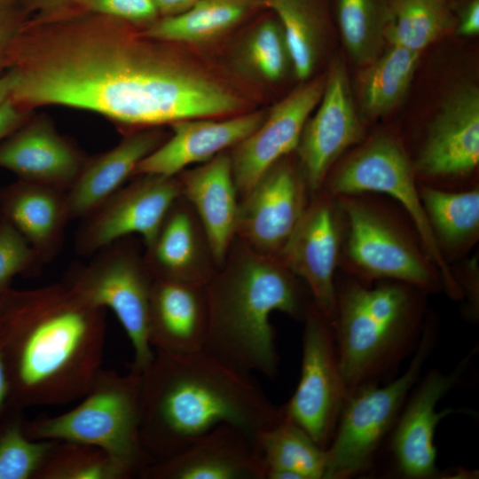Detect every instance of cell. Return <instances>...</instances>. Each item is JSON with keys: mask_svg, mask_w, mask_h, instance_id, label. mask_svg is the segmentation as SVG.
Listing matches in <instances>:
<instances>
[{"mask_svg": "<svg viewBox=\"0 0 479 479\" xmlns=\"http://www.w3.org/2000/svg\"><path fill=\"white\" fill-rule=\"evenodd\" d=\"M108 17L64 10L28 24L12 68L22 108L62 106L137 130L233 114L231 89Z\"/></svg>", "mask_w": 479, "mask_h": 479, "instance_id": "1", "label": "cell"}, {"mask_svg": "<svg viewBox=\"0 0 479 479\" xmlns=\"http://www.w3.org/2000/svg\"><path fill=\"white\" fill-rule=\"evenodd\" d=\"M106 311L63 281L0 297V350L8 405L22 410L81 399L102 368Z\"/></svg>", "mask_w": 479, "mask_h": 479, "instance_id": "2", "label": "cell"}, {"mask_svg": "<svg viewBox=\"0 0 479 479\" xmlns=\"http://www.w3.org/2000/svg\"><path fill=\"white\" fill-rule=\"evenodd\" d=\"M142 373L140 438L152 462L226 424L255 436L282 413L250 379L206 352L154 351Z\"/></svg>", "mask_w": 479, "mask_h": 479, "instance_id": "3", "label": "cell"}, {"mask_svg": "<svg viewBox=\"0 0 479 479\" xmlns=\"http://www.w3.org/2000/svg\"><path fill=\"white\" fill-rule=\"evenodd\" d=\"M208 330L204 350L244 375L274 378L279 355L271 315L303 319L312 300L279 258L234 239L223 264L205 285Z\"/></svg>", "mask_w": 479, "mask_h": 479, "instance_id": "4", "label": "cell"}, {"mask_svg": "<svg viewBox=\"0 0 479 479\" xmlns=\"http://www.w3.org/2000/svg\"><path fill=\"white\" fill-rule=\"evenodd\" d=\"M410 285L336 286L333 323L341 372L349 390L378 382L418 345L421 306ZM420 290V289H419Z\"/></svg>", "mask_w": 479, "mask_h": 479, "instance_id": "5", "label": "cell"}, {"mask_svg": "<svg viewBox=\"0 0 479 479\" xmlns=\"http://www.w3.org/2000/svg\"><path fill=\"white\" fill-rule=\"evenodd\" d=\"M81 403L54 416L25 421L33 440L73 442L98 447L140 477L152 463L141 438L142 373L101 368Z\"/></svg>", "mask_w": 479, "mask_h": 479, "instance_id": "6", "label": "cell"}, {"mask_svg": "<svg viewBox=\"0 0 479 479\" xmlns=\"http://www.w3.org/2000/svg\"><path fill=\"white\" fill-rule=\"evenodd\" d=\"M88 264H74L62 280L86 302L110 309L134 350L130 369L142 373L154 357L148 334L153 279L137 242L130 236L106 245Z\"/></svg>", "mask_w": 479, "mask_h": 479, "instance_id": "7", "label": "cell"}, {"mask_svg": "<svg viewBox=\"0 0 479 479\" xmlns=\"http://www.w3.org/2000/svg\"><path fill=\"white\" fill-rule=\"evenodd\" d=\"M435 342L433 329H425L402 375L382 386L377 382L362 385L349 394L326 449L325 479L349 478L369 467L383 438L395 425Z\"/></svg>", "mask_w": 479, "mask_h": 479, "instance_id": "8", "label": "cell"}, {"mask_svg": "<svg viewBox=\"0 0 479 479\" xmlns=\"http://www.w3.org/2000/svg\"><path fill=\"white\" fill-rule=\"evenodd\" d=\"M321 191L334 197L379 192L397 200L412 220L426 255L436 265L449 294L454 298L460 295L424 209L412 163L396 137L389 133L373 137L326 177Z\"/></svg>", "mask_w": 479, "mask_h": 479, "instance_id": "9", "label": "cell"}, {"mask_svg": "<svg viewBox=\"0 0 479 479\" xmlns=\"http://www.w3.org/2000/svg\"><path fill=\"white\" fill-rule=\"evenodd\" d=\"M302 320L301 377L294 394L280 410L285 418L326 449L349 390L339 365L333 323L312 301Z\"/></svg>", "mask_w": 479, "mask_h": 479, "instance_id": "10", "label": "cell"}, {"mask_svg": "<svg viewBox=\"0 0 479 479\" xmlns=\"http://www.w3.org/2000/svg\"><path fill=\"white\" fill-rule=\"evenodd\" d=\"M343 197L342 210L348 222L346 252L358 272L423 292L439 287L440 273L403 232L368 205Z\"/></svg>", "mask_w": 479, "mask_h": 479, "instance_id": "11", "label": "cell"}, {"mask_svg": "<svg viewBox=\"0 0 479 479\" xmlns=\"http://www.w3.org/2000/svg\"><path fill=\"white\" fill-rule=\"evenodd\" d=\"M291 154L270 167L239 199L235 238L277 258L310 198L296 158Z\"/></svg>", "mask_w": 479, "mask_h": 479, "instance_id": "12", "label": "cell"}, {"mask_svg": "<svg viewBox=\"0 0 479 479\" xmlns=\"http://www.w3.org/2000/svg\"><path fill=\"white\" fill-rule=\"evenodd\" d=\"M181 195L177 177L140 174L83 217L75 251L91 256L121 238L137 233L145 247L154 238L166 214Z\"/></svg>", "mask_w": 479, "mask_h": 479, "instance_id": "13", "label": "cell"}, {"mask_svg": "<svg viewBox=\"0 0 479 479\" xmlns=\"http://www.w3.org/2000/svg\"><path fill=\"white\" fill-rule=\"evenodd\" d=\"M308 118L294 151L310 198L318 193L334 162L362 137V124L344 63L334 60L321 98Z\"/></svg>", "mask_w": 479, "mask_h": 479, "instance_id": "14", "label": "cell"}, {"mask_svg": "<svg viewBox=\"0 0 479 479\" xmlns=\"http://www.w3.org/2000/svg\"><path fill=\"white\" fill-rule=\"evenodd\" d=\"M334 196L320 191L310 198L294 231L278 258L309 288L318 310L334 323L336 316L334 273L340 228Z\"/></svg>", "mask_w": 479, "mask_h": 479, "instance_id": "15", "label": "cell"}, {"mask_svg": "<svg viewBox=\"0 0 479 479\" xmlns=\"http://www.w3.org/2000/svg\"><path fill=\"white\" fill-rule=\"evenodd\" d=\"M324 87L325 75L303 82L272 106L256 130L229 150L239 199L270 167L294 153Z\"/></svg>", "mask_w": 479, "mask_h": 479, "instance_id": "16", "label": "cell"}, {"mask_svg": "<svg viewBox=\"0 0 479 479\" xmlns=\"http://www.w3.org/2000/svg\"><path fill=\"white\" fill-rule=\"evenodd\" d=\"M144 479H265L255 437L221 425L179 453L149 464Z\"/></svg>", "mask_w": 479, "mask_h": 479, "instance_id": "17", "label": "cell"}, {"mask_svg": "<svg viewBox=\"0 0 479 479\" xmlns=\"http://www.w3.org/2000/svg\"><path fill=\"white\" fill-rule=\"evenodd\" d=\"M479 162V90L463 83L442 102L432 120L417 168L429 177L464 176Z\"/></svg>", "mask_w": 479, "mask_h": 479, "instance_id": "18", "label": "cell"}, {"mask_svg": "<svg viewBox=\"0 0 479 479\" xmlns=\"http://www.w3.org/2000/svg\"><path fill=\"white\" fill-rule=\"evenodd\" d=\"M468 360L467 357L450 373L431 370L397 418L391 450L404 476L422 479L436 475V428L443 418L453 412L452 409L438 412L437 403L458 382Z\"/></svg>", "mask_w": 479, "mask_h": 479, "instance_id": "19", "label": "cell"}, {"mask_svg": "<svg viewBox=\"0 0 479 479\" xmlns=\"http://www.w3.org/2000/svg\"><path fill=\"white\" fill-rule=\"evenodd\" d=\"M265 115L256 111L223 119L193 118L174 122L170 124L172 132L138 164L134 176L175 177L190 165L204 163L250 135Z\"/></svg>", "mask_w": 479, "mask_h": 479, "instance_id": "20", "label": "cell"}, {"mask_svg": "<svg viewBox=\"0 0 479 479\" xmlns=\"http://www.w3.org/2000/svg\"><path fill=\"white\" fill-rule=\"evenodd\" d=\"M145 247L144 261L153 279L205 286L218 269L201 222L181 195Z\"/></svg>", "mask_w": 479, "mask_h": 479, "instance_id": "21", "label": "cell"}, {"mask_svg": "<svg viewBox=\"0 0 479 479\" xmlns=\"http://www.w3.org/2000/svg\"><path fill=\"white\" fill-rule=\"evenodd\" d=\"M86 159L46 118L27 121L0 141V168L19 179L67 191Z\"/></svg>", "mask_w": 479, "mask_h": 479, "instance_id": "22", "label": "cell"}, {"mask_svg": "<svg viewBox=\"0 0 479 479\" xmlns=\"http://www.w3.org/2000/svg\"><path fill=\"white\" fill-rule=\"evenodd\" d=\"M208 330L205 286L153 279L148 334L154 351L174 355L204 349Z\"/></svg>", "mask_w": 479, "mask_h": 479, "instance_id": "23", "label": "cell"}, {"mask_svg": "<svg viewBox=\"0 0 479 479\" xmlns=\"http://www.w3.org/2000/svg\"><path fill=\"white\" fill-rule=\"evenodd\" d=\"M176 177L181 196L201 222L219 268L235 239L239 207L229 151Z\"/></svg>", "mask_w": 479, "mask_h": 479, "instance_id": "24", "label": "cell"}, {"mask_svg": "<svg viewBox=\"0 0 479 479\" xmlns=\"http://www.w3.org/2000/svg\"><path fill=\"white\" fill-rule=\"evenodd\" d=\"M0 215L24 237L43 264L60 253L71 221L67 191L19 179L0 190Z\"/></svg>", "mask_w": 479, "mask_h": 479, "instance_id": "25", "label": "cell"}, {"mask_svg": "<svg viewBox=\"0 0 479 479\" xmlns=\"http://www.w3.org/2000/svg\"><path fill=\"white\" fill-rule=\"evenodd\" d=\"M169 136L158 127L137 130L107 152L86 160L67 191L70 219H82L122 188L138 164Z\"/></svg>", "mask_w": 479, "mask_h": 479, "instance_id": "26", "label": "cell"}, {"mask_svg": "<svg viewBox=\"0 0 479 479\" xmlns=\"http://www.w3.org/2000/svg\"><path fill=\"white\" fill-rule=\"evenodd\" d=\"M264 9L263 0H200L180 13L160 17L140 34L161 42L205 43Z\"/></svg>", "mask_w": 479, "mask_h": 479, "instance_id": "27", "label": "cell"}, {"mask_svg": "<svg viewBox=\"0 0 479 479\" xmlns=\"http://www.w3.org/2000/svg\"><path fill=\"white\" fill-rule=\"evenodd\" d=\"M264 6L281 24L296 78L308 81L317 68L329 35V0H264Z\"/></svg>", "mask_w": 479, "mask_h": 479, "instance_id": "28", "label": "cell"}, {"mask_svg": "<svg viewBox=\"0 0 479 479\" xmlns=\"http://www.w3.org/2000/svg\"><path fill=\"white\" fill-rule=\"evenodd\" d=\"M255 440L263 462L265 479H325L326 449L283 415Z\"/></svg>", "mask_w": 479, "mask_h": 479, "instance_id": "29", "label": "cell"}, {"mask_svg": "<svg viewBox=\"0 0 479 479\" xmlns=\"http://www.w3.org/2000/svg\"><path fill=\"white\" fill-rule=\"evenodd\" d=\"M420 52L389 45L358 76V101L370 119L389 114L404 100L420 63Z\"/></svg>", "mask_w": 479, "mask_h": 479, "instance_id": "30", "label": "cell"}, {"mask_svg": "<svg viewBox=\"0 0 479 479\" xmlns=\"http://www.w3.org/2000/svg\"><path fill=\"white\" fill-rule=\"evenodd\" d=\"M455 27L449 0H391L385 39L389 45L421 52Z\"/></svg>", "mask_w": 479, "mask_h": 479, "instance_id": "31", "label": "cell"}, {"mask_svg": "<svg viewBox=\"0 0 479 479\" xmlns=\"http://www.w3.org/2000/svg\"><path fill=\"white\" fill-rule=\"evenodd\" d=\"M391 0H334L333 10L344 47L362 67L373 61L386 43Z\"/></svg>", "mask_w": 479, "mask_h": 479, "instance_id": "32", "label": "cell"}, {"mask_svg": "<svg viewBox=\"0 0 479 479\" xmlns=\"http://www.w3.org/2000/svg\"><path fill=\"white\" fill-rule=\"evenodd\" d=\"M267 11L244 35L237 51V63L248 76L275 82L291 67V60L281 24Z\"/></svg>", "mask_w": 479, "mask_h": 479, "instance_id": "33", "label": "cell"}, {"mask_svg": "<svg viewBox=\"0 0 479 479\" xmlns=\"http://www.w3.org/2000/svg\"><path fill=\"white\" fill-rule=\"evenodd\" d=\"M420 199L436 234L450 246L461 245L474 238L479 228V191L444 192L423 187Z\"/></svg>", "mask_w": 479, "mask_h": 479, "instance_id": "34", "label": "cell"}, {"mask_svg": "<svg viewBox=\"0 0 479 479\" xmlns=\"http://www.w3.org/2000/svg\"><path fill=\"white\" fill-rule=\"evenodd\" d=\"M23 410L0 412V479H35L55 441L33 440L25 433Z\"/></svg>", "mask_w": 479, "mask_h": 479, "instance_id": "35", "label": "cell"}, {"mask_svg": "<svg viewBox=\"0 0 479 479\" xmlns=\"http://www.w3.org/2000/svg\"><path fill=\"white\" fill-rule=\"evenodd\" d=\"M132 474L104 450L55 441L35 479H130Z\"/></svg>", "mask_w": 479, "mask_h": 479, "instance_id": "36", "label": "cell"}, {"mask_svg": "<svg viewBox=\"0 0 479 479\" xmlns=\"http://www.w3.org/2000/svg\"><path fill=\"white\" fill-rule=\"evenodd\" d=\"M43 263L17 229L0 215V297L18 275H37Z\"/></svg>", "mask_w": 479, "mask_h": 479, "instance_id": "37", "label": "cell"}, {"mask_svg": "<svg viewBox=\"0 0 479 479\" xmlns=\"http://www.w3.org/2000/svg\"><path fill=\"white\" fill-rule=\"evenodd\" d=\"M64 9L108 17L143 29L160 18L153 0H73L59 10Z\"/></svg>", "mask_w": 479, "mask_h": 479, "instance_id": "38", "label": "cell"}, {"mask_svg": "<svg viewBox=\"0 0 479 479\" xmlns=\"http://www.w3.org/2000/svg\"><path fill=\"white\" fill-rule=\"evenodd\" d=\"M5 1L0 0V72L12 67L28 21Z\"/></svg>", "mask_w": 479, "mask_h": 479, "instance_id": "39", "label": "cell"}, {"mask_svg": "<svg viewBox=\"0 0 479 479\" xmlns=\"http://www.w3.org/2000/svg\"><path fill=\"white\" fill-rule=\"evenodd\" d=\"M456 17L454 33L459 36L479 34V0H454L452 3Z\"/></svg>", "mask_w": 479, "mask_h": 479, "instance_id": "40", "label": "cell"}, {"mask_svg": "<svg viewBox=\"0 0 479 479\" xmlns=\"http://www.w3.org/2000/svg\"><path fill=\"white\" fill-rule=\"evenodd\" d=\"M11 98L0 104V141L27 121V112Z\"/></svg>", "mask_w": 479, "mask_h": 479, "instance_id": "41", "label": "cell"}, {"mask_svg": "<svg viewBox=\"0 0 479 479\" xmlns=\"http://www.w3.org/2000/svg\"><path fill=\"white\" fill-rule=\"evenodd\" d=\"M160 17L180 13L200 0H153Z\"/></svg>", "mask_w": 479, "mask_h": 479, "instance_id": "42", "label": "cell"}, {"mask_svg": "<svg viewBox=\"0 0 479 479\" xmlns=\"http://www.w3.org/2000/svg\"><path fill=\"white\" fill-rule=\"evenodd\" d=\"M18 75L13 68L0 75V104L10 98L16 87Z\"/></svg>", "mask_w": 479, "mask_h": 479, "instance_id": "43", "label": "cell"}, {"mask_svg": "<svg viewBox=\"0 0 479 479\" xmlns=\"http://www.w3.org/2000/svg\"><path fill=\"white\" fill-rule=\"evenodd\" d=\"M73 0H29L28 6L32 10H37L39 12H47L59 10Z\"/></svg>", "mask_w": 479, "mask_h": 479, "instance_id": "44", "label": "cell"}, {"mask_svg": "<svg viewBox=\"0 0 479 479\" xmlns=\"http://www.w3.org/2000/svg\"><path fill=\"white\" fill-rule=\"evenodd\" d=\"M9 381L2 352L0 350V412L6 408L9 402Z\"/></svg>", "mask_w": 479, "mask_h": 479, "instance_id": "45", "label": "cell"}, {"mask_svg": "<svg viewBox=\"0 0 479 479\" xmlns=\"http://www.w3.org/2000/svg\"><path fill=\"white\" fill-rule=\"evenodd\" d=\"M449 1L452 2L453 0H449Z\"/></svg>", "mask_w": 479, "mask_h": 479, "instance_id": "46", "label": "cell"}, {"mask_svg": "<svg viewBox=\"0 0 479 479\" xmlns=\"http://www.w3.org/2000/svg\"><path fill=\"white\" fill-rule=\"evenodd\" d=\"M263 1H264V0H263Z\"/></svg>", "mask_w": 479, "mask_h": 479, "instance_id": "47", "label": "cell"}]
</instances>
